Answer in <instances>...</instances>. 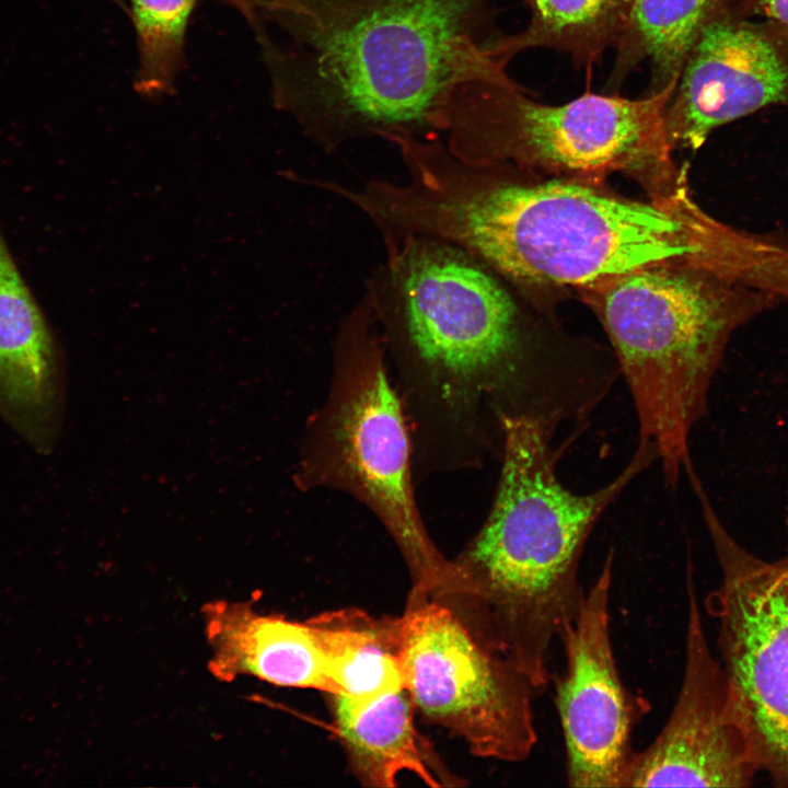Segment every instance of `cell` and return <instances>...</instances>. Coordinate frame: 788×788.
Wrapping results in <instances>:
<instances>
[{"label":"cell","instance_id":"obj_1","mask_svg":"<svg viewBox=\"0 0 788 788\" xmlns=\"http://www.w3.org/2000/svg\"><path fill=\"white\" fill-rule=\"evenodd\" d=\"M401 159L406 179L379 196L386 237L449 242L515 283L588 287L674 265L748 285L766 259L762 234L710 217L685 186L674 199L642 204L569 182L526 185L460 160L440 138L407 141Z\"/></svg>","mask_w":788,"mask_h":788},{"label":"cell","instance_id":"obj_2","mask_svg":"<svg viewBox=\"0 0 788 788\" xmlns=\"http://www.w3.org/2000/svg\"><path fill=\"white\" fill-rule=\"evenodd\" d=\"M287 45L276 100L327 153L389 135L442 134L462 83L508 74L487 0H268Z\"/></svg>","mask_w":788,"mask_h":788},{"label":"cell","instance_id":"obj_3","mask_svg":"<svg viewBox=\"0 0 788 788\" xmlns=\"http://www.w3.org/2000/svg\"><path fill=\"white\" fill-rule=\"evenodd\" d=\"M500 427L502 467L493 508L454 561L459 593L440 601L542 691L551 679L552 646L586 593L579 572L591 532L658 454L638 442L613 480L577 494L558 479L555 432L515 417H502Z\"/></svg>","mask_w":788,"mask_h":788},{"label":"cell","instance_id":"obj_4","mask_svg":"<svg viewBox=\"0 0 788 788\" xmlns=\"http://www.w3.org/2000/svg\"><path fill=\"white\" fill-rule=\"evenodd\" d=\"M363 293L386 337L422 364L471 381L501 417L553 432L587 420L617 379L613 368L530 356L518 308L498 275L449 242L414 235L385 254Z\"/></svg>","mask_w":788,"mask_h":788},{"label":"cell","instance_id":"obj_5","mask_svg":"<svg viewBox=\"0 0 788 788\" xmlns=\"http://www.w3.org/2000/svg\"><path fill=\"white\" fill-rule=\"evenodd\" d=\"M635 406L638 442L654 447L674 488L692 464L688 440L707 412L732 334L783 303L693 267L661 265L587 287Z\"/></svg>","mask_w":788,"mask_h":788},{"label":"cell","instance_id":"obj_6","mask_svg":"<svg viewBox=\"0 0 788 788\" xmlns=\"http://www.w3.org/2000/svg\"><path fill=\"white\" fill-rule=\"evenodd\" d=\"M675 85L639 99L587 92L549 105L509 76L472 79L447 103L444 143L475 164L510 159L579 174L669 166L665 112Z\"/></svg>","mask_w":788,"mask_h":788},{"label":"cell","instance_id":"obj_7","mask_svg":"<svg viewBox=\"0 0 788 788\" xmlns=\"http://www.w3.org/2000/svg\"><path fill=\"white\" fill-rule=\"evenodd\" d=\"M382 341L362 293L340 324L346 378L324 424V462L333 480L373 508L394 536L412 577L408 595L440 596L453 589L457 570L428 538L414 503L408 437Z\"/></svg>","mask_w":788,"mask_h":788},{"label":"cell","instance_id":"obj_8","mask_svg":"<svg viewBox=\"0 0 788 788\" xmlns=\"http://www.w3.org/2000/svg\"><path fill=\"white\" fill-rule=\"evenodd\" d=\"M401 617L404 683L415 709L474 756L526 760L537 741L538 691L530 680L437 599L408 596Z\"/></svg>","mask_w":788,"mask_h":788},{"label":"cell","instance_id":"obj_9","mask_svg":"<svg viewBox=\"0 0 788 788\" xmlns=\"http://www.w3.org/2000/svg\"><path fill=\"white\" fill-rule=\"evenodd\" d=\"M700 502L722 577L705 603L721 664L758 770L788 788V559L749 553Z\"/></svg>","mask_w":788,"mask_h":788},{"label":"cell","instance_id":"obj_10","mask_svg":"<svg viewBox=\"0 0 788 788\" xmlns=\"http://www.w3.org/2000/svg\"><path fill=\"white\" fill-rule=\"evenodd\" d=\"M611 551L560 639L566 667L555 703L566 748L567 781L578 788H625L636 752L633 731L649 710L624 684L610 628Z\"/></svg>","mask_w":788,"mask_h":788},{"label":"cell","instance_id":"obj_11","mask_svg":"<svg viewBox=\"0 0 788 788\" xmlns=\"http://www.w3.org/2000/svg\"><path fill=\"white\" fill-rule=\"evenodd\" d=\"M685 665L660 733L636 753L625 788L749 787L758 770L727 673L709 649L692 568L687 569Z\"/></svg>","mask_w":788,"mask_h":788},{"label":"cell","instance_id":"obj_12","mask_svg":"<svg viewBox=\"0 0 788 788\" xmlns=\"http://www.w3.org/2000/svg\"><path fill=\"white\" fill-rule=\"evenodd\" d=\"M777 104L788 105V46L735 1L685 60L665 112L668 140L696 150L716 128Z\"/></svg>","mask_w":788,"mask_h":788},{"label":"cell","instance_id":"obj_13","mask_svg":"<svg viewBox=\"0 0 788 788\" xmlns=\"http://www.w3.org/2000/svg\"><path fill=\"white\" fill-rule=\"evenodd\" d=\"M201 612L211 649L209 669L218 680L247 675L277 686L338 694L309 621L265 614L248 602H210Z\"/></svg>","mask_w":788,"mask_h":788},{"label":"cell","instance_id":"obj_14","mask_svg":"<svg viewBox=\"0 0 788 788\" xmlns=\"http://www.w3.org/2000/svg\"><path fill=\"white\" fill-rule=\"evenodd\" d=\"M57 350L0 229V410L40 441L56 396Z\"/></svg>","mask_w":788,"mask_h":788},{"label":"cell","instance_id":"obj_15","mask_svg":"<svg viewBox=\"0 0 788 788\" xmlns=\"http://www.w3.org/2000/svg\"><path fill=\"white\" fill-rule=\"evenodd\" d=\"M337 735L350 772L364 786L392 788L399 773H414L430 787L457 785L440 768L414 725L415 706L406 688L368 700L328 694Z\"/></svg>","mask_w":788,"mask_h":788},{"label":"cell","instance_id":"obj_16","mask_svg":"<svg viewBox=\"0 0 788 788\" xmlns=\"http://www.w3.org/2000/svg\"><path fill=\"white\" fill-rule=\"evenodd\" d=\"M308 621L320 639L338 694L368 700L405 688L402 617H376L345 607Z\"/></svg>","mask_w":788,"mask_h":788},{"label":"cell","instance_id":"obj_17","mask_svg":"<svg viewBox=\"0 0 788 788\" xmlns=\"http://www.w3.org/2000/svg\"><path fill=\"white\" fill-rule=\"evenodd\" d=\"M737 0H636L614 48V65L604 93H618L638 65L648 61L645 94L676 84L685 60L700 33Z\"/></svg>","mask_w":788,"mask_h":788},{"label":"cell","instance_id":"obj_18","mask_svg":"<svg viewBox=\"0 0 788 788\" xmlns=\"http://www.w3.org/2000/svg\"><path fill=\"white\" fill-rule=\"evenodd\" d=\"M531 11L526 27L502 35L499 56L509 63L518 54L547 48L591 67L615 48L636 0H524Z\"/></svg>","mask_w":788,"mask_h":788},{"label":"cell","instance_id":"obj_19","mask_svg":"<svg viewBox=\"0 0 788 788\" xmlns=\"http://www.w3.org/2000/svg\"><path fill=\"white\" fill-rule=\"evenodd\" d=\"M196 0H131L138 37L137 88L155 95L173 88Z\"/></svg>","mask_w":788,"mask_h":788},{"label":"cell","instance_id":"obj_20","mask_svg":"<svg viewBox=\"0 0 788 788\" xmlns=\"http://www.w3.org/2000/svg\"><path fill=\"white\" fill-rule=\"evenodd\" d=\"M741 4L746 13L769 23L788 46V0H748Z\"/></svg>","mask_w":788,"mask_h":788}]
</instances>
